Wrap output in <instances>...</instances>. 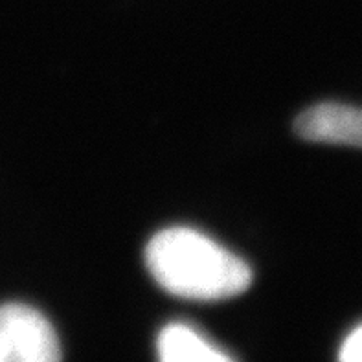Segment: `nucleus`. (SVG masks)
I'll return each mask as SVG.
<instances>
[{"label":"nucleus","instance_id":"obj_5","mask_svg":"<svg viewBox=\"0 0 362 362\" xmlns=\"http://www.w3.org/2000/svg\"><path fill=\"white\" fill-rule=\"evenodd\" d=\"M340 362H362V324L355 327L340 348Z\"/></svg>","mask_w":362,"mask_h":362},{"label":"nucleus","instance_id":"obj_1","mask_svg":"<svg viewBox=\"0 0 362 362\" xmlns=\"http://www.w3.org/2000/svg\"><path fill=\"white\" fill-rule=\"evenodd\" d=\"M146 265L162 289L197 302L234 298L252 284L247 262L188 226H173L153 235L146 248Z\"/></svg>","mask_w":362,"mask_h":362},{"label":"nucleus","instance_id":"obj_3","mask_svg":"<svg viewBox=\"0 0 362 362\" xmlns=\"http://www.w3.org/2000/svg\"><path fill=\"white\" fill-rule=\"evenodd\" d=\"M296 133L317 144L362 147V109L346 103H318L296 119Z\"/></svg>","mask_w":362,"mask_h":362},{"label":"nucleus","instance_id":"obj_2","mask_svg":"<svg viewBox=\"0 0 362 362\" xmlns=\"http://www.w3.org/2000/svg\"><path fill=\"white\" fill-rule=\"evenodd\" d=\"M0 362H61L48 318L24 303L0 305Z\"/></svg>","mask_w":362,"mask_h":362},{"label":"nucleus","instance_id":"obj_4","mask_svg":"<svg viewBox=\"0 0 362 362\" xmlns=\"http://www.w3.org/2000/svg\"><path fill=\"white\" fill-rule=\"evenodd\" d=\"M156 354L158 362H235L186 324H170L164 327L156 340Z\"/></svg>","mask_w":362,"mask_h":362}]
</instances>
